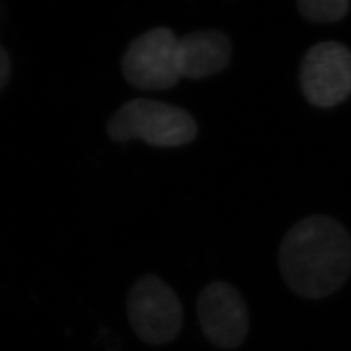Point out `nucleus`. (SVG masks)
<instances>
[{"label":"nucleus","instance_id":"1","mask_svg":"<svg viewBox=\"0 0 351 351\" xmlns=\"http://www.w3.org/2000/svg\"><path fill=\"white\" fill-rule=\"evenodd\" d=\"M278 265L285 284L295 294L308 300L326 298L350 276V234L333 217H304L281 241Z\"/></svg>","mask_w":351,"mask_h":351},{"label":"nucleus","instance_id":"2","mask_svg":"<svg viewBox=\"0 0 351 351\" xmlns=\"http://www.w3.org/2000/svg\"><path fill=\"white\" fill-rule=\"evenodd\" d=\"M197 132V123L188 111L143 98L125 103L108 124V134L117 142L142 139L158 147L188 145Z\"/></svg>","mask_w":351,"mask_h":351},{"label":"nucleus","instance_id":"3","mask_svg":"<svg viewBox=\"0 0 351 351\" xmlns=\"http://www.w3.org/2000/svg\"><path fill=\"white\" fill-rule=\"evenodd\" d=\"M126 307L130 326L145 343H168L182 328V306L175 290L154 275L133 285Z\"/></svg>","mask_w":351,"mask_h":351},{"label":"nucleus","instance_id":"4","mask_svg":"<svg viewBox=\"0 0 351 351\" xmlns=\"http://www.w3.org/2000/svg\"><path fill=\"white\" fill-rule=\"evenodd\" d=\"M178 40L168 27H156L136 38L121 60L126 81L141 90L173 88L181 78Z\"/></svg>","mask_w":351,"mask_h":351},{"label":"nucleus","instance_id":"5","mask_svg":"<svg viewBox=\"0 0 351 351\" xmlns=\"http://www.w3.org/2000/svg\"><path fill=\"white\" fill-rule=\"evenodd\" d=\"M300 84L304 98L317 108H332L351 94V51L326 40L308 49L302 59Z\"/></svg>","mask_w":351,"mask_h":351},{"label":"nucleus","instance_id":"6","mask_svg":"<svg viewBox=\"0 0 351 351\" xmlns=\"http://www.w3.org/2000/svg\"><path fill=\"white\" fill-rule=\"evenodd\" d=\"M197 311L203 335L220 349H234L243 343L249 332V313L239 290L215 281L203 289Z\"/></svg>","mask_w":351,"mask_h":351},{"label":"nucleus","instance_id":"7","mask_svg":"<svg viewBox=\"0 0 351 351\" xmlns=\"http://www.w3.org/2000/svg\"><path fill=\"white\" fill-rule=\"evenodd\" d=\"M232 58V43L219 30H201L178 40L181 77L199 80L223 71Z\"/></svg>","mask_w":351,"mask_h":351},{"label":"nucleus","instance_id":"8","mask_svg":"<svg viewBox=\"0 0 351 351\" xmlns=\"http://www.w3.org/2000/svg\"><path fill=\"white\" fill-rule=\"evenodd\" d=\"M298 11L306 20L313 23H336L342 20L350 10L348 0H300Z\"/></svg>","mask_w":351,"mask_h":351},{"label":"nucleus","instance_id":"9","mask_svg":"<svg viewBox=\"0 0 351 351\" xmlns=\"http://www.w3.org/2000/svg\"><path fill=\"white\" fill-rule=\"evenodd\" d=\"M10 72H11V64H10L8 53L0 45V90L8 82Z\"/></svg>","mask_w":351,"mask_h":351}]
</instances>
